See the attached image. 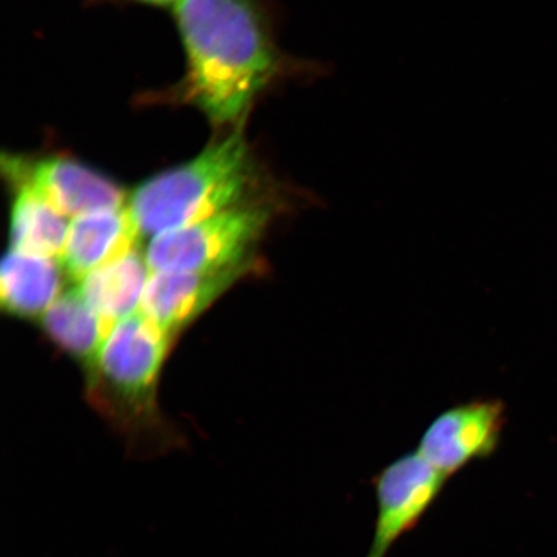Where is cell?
I'll use <instances>...</instances> for the list:
<instances>
[{
  "mask_svg": "<svg viewBox=\"0 0 557 557\" xmlns=\"http://www.w3.org/2000/svg\"><path fill=\"white\" fill-rule=\"evenodd\" d=\"M174 7L187 55L186 101L214 123L239 121L283 72L257 0H178Z\"/></svg>",
  "mask_w": 557,
  "mask_h": 557,
  "instance_id": "cell-1",
  "label": "cell"
},
{
  "mask_svg": "<svg viewBox=\"0 0 557 557\" xmlns=\"http://www.w3.org/2000/svg\"><path fill=\"white\" fill-rule=\"evenodd\" d=\"M257 174L240 128L183 165L137 187L127 208L141 236L203 221L246 203Z\"/></svg>",
  "mask_w": 557,
  "mask_h": 557,
  "instance_id": "cell-2",
  "label": "cell"
},
{
  "mask_svg": "<svg viewBox=\"0 0 557 557\" xmlns=\"http://www.w3.org/2000/svg\"><path fill=\"white\" fill-rule=\"evenodd\" d=\"M172 338L139 312L117 323L88 369L96 406L122 423L154 417L157 380Z\"/></svg>",
  "mask_w": 557,
  "mask_h": 557,
  "instance_id": "cell-3",
  "label": "cell"
},
{
  "mask_svg": "<svg viewBox=\"0 0 557 557\" xmlns=\"http://www.w3.org/2000/svg\"><path fill=\"white\" fill-rule=\"evenodd\" d=\"M275 208L270 199L248 200L154 236L145 253L151 273L215 270L252 261L250 249L274 218Z\"/></svg>",
  "mask_w": 557,
  "mask_h": 557,
  "instance_id": "cell-4",
  "label": "cell"
},
{
  "mask_svg": "<svg viewBox=\"0 0 557 557\" xmlns=\"http://www.w3.org/2000/svg\"><path fill=\"white\" fill-rule=\"evenodd\" d=\"M447 480L418 450L382 469L373 480L377 517L366 557H387L396 543L420 524Z\"/></svg>",
  "mask_w": 557,
  "mask_h": 557,
  "instance_id": "cell-5",
  "label": "cell"
},
{
  "mask_svg": "<svg viewBox=\"0 0 557 557\" xmlns=\"http://www.w3.org/2000/svg\"><path fill=\"white\" fill-rule=\"evenodd\" d=\"M506 426L505 403L473 400L444 410L424 430L417 450L448 479L494 455Z\"/></svg>",
  "mask_w": 557,
  "mask_h": 557,
  "instance_id": "cell-6",
  "label": "cell"
},
{
  "mask_svg": "<svg viewBox=\"0 0 557 557\" xmlns=\"http://www.w3.org/2000/svg\"><path fill=\"white\" fill-rule=\"evenodd\" d=\"M9 174L24 184L65 218L115 211L127 207L124 191L113 181L67 158H46L35 163L9 160Z\"/></svg>",
  "mask_w": 557,
  "mask_h": 557,
  "instance_id": "cell-7",
  "label": "cell"
},
{
  "mask_svg": "<svg viewBox=\"0 0 557 557\" xmlns=\"http://www.w3.org/2000/svg\"><path fill=\"white\" fill-rule=\"evenodd\" d=\"M252 269L256 264L247 261L215 270L151 273L138 312L173 337Z\"/></svg>",
  "mask_w": 557,
  "mask_h": 557,
  "instance_id": "cell-8",
  "label": "cell"
},
{
  "mask_svg": "<svg viewBox=\"0 0 557 557\" xmlns=\"http://www.w3.org/2000/svg\"><path fill=\"white\" fill-rule=\"evenodd\" d=\"M139 238L127 207L81 215L69 225L59 261L69 277L81 282L102 264L138 247Z\"/></svg>",
  "mask_w": 557,
  "mask_h": 557,
  "instance_id": "cell-9",
  "label": "cell"
},
{
  "mask_svg": "<svg viewBox=\"0 0 557 557\" xmlns=\"http://www.w3.org/2000/svg\"><path fill=\"white\" fill-rule=\"evenodd\" d=\"M151 270L138 247L78 282L79 294L101 318L117 324L139 311Z\"/></svg>",
  "mask_w": 557,
  "mask_h": 557,
  "instance_id": "cell-10",
  "label": "cell"
},
{
  "mask_svg": "<svg viewBox=\"0 0 557 557\" xmlns=\"http://www.w3.org/2000/svg\"><path fill=\"white\" fill-rule=\"evenodd\" d=\"M62 271L58 259L11 249L0 269L3 309L18 318L44 317L61 295Z\"/></svg>",
  "mask_w": 557,
  "mask_h": 557,
  "instance_id": "cell-11",
  "label": "cell"
},
{
  "mask_svg": "<svg viewBox=\"0 0 557 557\" xmlns=\"http://www.w3.org/2000/svg\"><path fill=\"white\" fill-rule=\"evenodd\" d=\"M41 325L62 350L81 360L87 369L95 364L115 326L90 308L76 288L55 299L41 317Z\"/></svg>",
  "mask_w": 557,
  "mask_h": 557,
  "instance_id": "cell-12",
  "label": "cell"
},
{
  "mask_svg": "<svg viewBox=\"0 0 557 557\" xmlns=\"http://www.w3.org/2000/svg\"><path fill=\"white\" fill-rule=\"evenodd\" d=\"M17 193L11 212V249L60 259L69 225L62 215L32 187L15 184Z\"/></svg>",
  "mask_w": 557,
  "mask_h": 557,
  "instance_id": "cell-13",
  "label": "cell"
},
{
  "mask_svg": "<svg viewBox=\"0 0 557 557\" xmlns=\"http://www.w3.org/2000/svg\"><path fill=\"white\" fill-rule=\"evenodd\" d=\"M136 2L163 7V5H174L178 2V0H136Z\"/></svg>",
  "mask_w": 557,
  "mask_h": 557,
  "instance_id": "cell-14",
  "label": "cell"
}]
</instances>
